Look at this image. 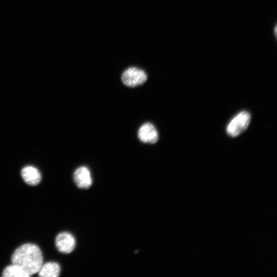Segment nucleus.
Here are the masks:
<instances>
[{
    "label": "nucleus",
    "mask_w": 277,
    "mask_h": 277,
    "mask_svg": "<svg viewBox=\"0 0 277 277\" xmlns=\"http://www.w3.org/2000/svg\"><path fill=\"white\" fill-rule=\"evenodd\" d=\"M250 122L249 113L242 111L238 114L229 123L226 129L227 132L231 136H237L247 128Z\"/></svg>",
    "instance_id": "nucleus-3"
},
{
    "label": "nucleus",
    "mask_w": 277,
    "mask_h": 277,
    "mask_svg": "<svg viewBox=\"0 0 277 277\" xmlns=\"http://www.w3.org/2000/svg\"><path fill=\"white\" fill-rule=\"evenodd\" d=\"M61 268L56 262H47L42 264L39 270L38 275L41 277H57L59 276Z\"/></svg>",
    "instance_id": "nucleus-8"
},
{
    "label": "nucleus",
    "mask_w": 277,
    "mask_h": 277,
    "mask_svg": "<svg viewBox=\"0 0 277 277\" xmlns=\"http://www.w3.org/2000/svg\"><path fill=\"white\" fill-rule=\"evenodd\" d=\"M73 180L77 186L81 189H88L92 184L90 171L86 166L80 167L75 170Z\"/></svg>",
    "instance_id": "nucleus-6"
},
{
    "label": "nucleus",
    "mask_w": 277,
    "mask_h": 277,
    "mask_svg": "<svg viewBox=\"0 0 277 277\" xmlns=\"http://www.w3.org/2000/svg\"><path fill=\"white\" fill-rule=\"evenodd\" d=\"M137 135L140 140L145 143L154 144L159 138L156 129L150 123L143 124L138 130Z\"/></svg>",
    "instance_id": "nucleus-5"
},
{
    "label": "nucleus",
    "mask_w": 277,
    "mask_h": 277,
    "mask_svg": "<svg viewBox=\"0 0 277 277\" xmlns=\"http://www.w3.org/2000/svg\"><path fill=\"white\" fill-rule=\"evenodd\" d=\"M4 277H28L30 276L19 266L12 264L6 267L2 274Z\"/></svg>",
    "instance_id": "nucleus-9"
},
{
    "label": "nucleus",
    "mask_w": 277,
    "mask_h": 277,
    "mask_svg": "<svg viewBox=\"0 0 277 277\" xmlns=\"http://www.w3.org/2000/svg\"><path fill=\"white\" fill-rule=\"evenodd\" d=\"M11 261L30 276L37 273L43 264V255L37 245L27 243L21 245L14 251Z\"/></svg>",
    "instance_id": "nucleus-1"
},
{
    "label": "nucleus",
    "mask_w": 277,
    "mask_h": 277,
    "mask_svg": "<svg viewBox=\"0 0 277 277\" xmlns=\"http://www.w3.org/2000/svg\"><path fill=\"white\" fill-rule=\"evenodd\" d=\"M123 83L127 87H135L142 85L147 80L145 71L136 67H130L125 69L122 74Z\"/></svg>",
    "instance_id": "nucleus-2"
},
{
    "label": "nucleus",
    "mask_w": 277,
    "mask_h": 277,
    "mask_svg": "<svg viewBox=\"0 0 277 277\" xmlns=\"http://www.w3.org/2000/svg\"><path fill=\"white\" fill-rule=\"evenodd\" d=\"M76 242L74 236L70 233L63 232L55 239V245L58 250L64 253L71 252L75 248Z\"/></svg>",
    "instance_id": "nucleus-4"
},
{
    "label": "nucleus",
    "mask_w": 277,
    "mask_h": 277,
    "mask_svg": "<svg viewBox=\"0 0 277 277\" xmlns=\"http://www.w3.org/2000/svg\"><path fill=\"white\" fill-rule=\"evenodd\" d=\"M21 175L24 181L29 185H36L41 180L39 171L36 168L31 166L23 168L21 171Z\"/></svg>",
    "instance_id": "nucleus-7"
}]
</instances>
